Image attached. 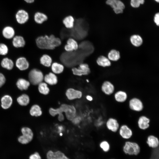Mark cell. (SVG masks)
<instances>
[{
    "label": "cell",
    "instance_id": "8992f818",
    "mask_svg": "<svg viewBox=\"0 0 159 159\" xmlns=\"http://www.w3.org/2000/svg\"><path fill=\"white\" fill-rule=\"evenodd\" d=\"M105 3L110 6L117 14L122 13L125 7V4L120 0H106Z\"/></svg>",
    "mask_w": 159,
    "mask_h": 159
},
{
    "label": "cell",
    "instance_id": "1f68e13d",
    "mask_svg": "<svg viewBox=\"0 0 159 159\" xmlns=\"http://www.w3.org/2000/svg\"><path fill=\"white\" fill-rule=\"evenodd\" d=\"M41 64L46 67H50L52 63V60L51 57L48 55H43L40 59Z\"/></svg>",
    "mask_w": 159,
    "mask_h": 159
},
{
    "label": "cell",
    "instance_id": "7bdbcfd3",
    "mask_svg": "<svg viewBox=\"0 0 159 159\" xmlns=\"http://www.w3.org/2000/svg\"><path fill=\"white\" fill-rule=\"evenodd\" d=\"M86 98L87 100L90 101H91L93 100L92 97L90 95L87 96L86 97Z\"/></svg>",
    "mask_w": 159,
    "mask_h": 159
},
{
    "label": "cell",
    "instance_id": "836d02e7",
    "mask_svg": "<svg viewBox=\"0 0 159 159\" xmlns=\"http://www.w3.org/2000/svg\"><path fill=\"white\" fill-rule=\"evenodd\" d=\"M51 66L52 70L54 74H60L62 72L64 69L63 65L58 63L54 62Z\"/></svg>",
    "mask_w": 159,
    "mask_h": 159
},
{
    "label": "cell",
    "instance_id": "2e32d148",
    "mask_svg": "<svg viewBox=\"0 0 159 159\" xmlns=\"http://www.w3.org/2000/svg\"><path fill=\"white\" fill-rule=\"evenodd\" d=\"M150 120L146 116L142 115L138 118L137 122L138 127L140 130H145L150 127Z\"/></svg>",
    "mask_w": 159,
    "mask_h": 159
},
{
    "label": "cell",
    "instance_id": "60d3db41",
    "mask_svg": "<svg viewBox=\"0 0 159 159\" xmlns=\"http://www.w3.org/2000/svg\"><path fill=\"white\" fill-rule=\"evenodd\" d=\"M153 21L155 24L158 26L159 25V13H156L154 16Z\"/></svg>",
    "mask_w": 159,
    "mask_h": 159
},
{
    "label": "cell",
    "instance_id": "74e56055",
    "mask_svg": "<svg viewBox=\"0 0 159 159\" xmlns=\"http://www.w3.org/2000/svg\"><path fill=\"white\" fill-rule=\"evenodd\" d=\"M145 2V0H130V5L133 8L139 7L141 5L143 4Z\"/></svg>",
    "mask_w": 159,
    "mask_h": 159
},
{
    "label": "cell",
    "instance_id": "d6a6232c",
    "mask_svg": "<svg viewBox=\"0 0 159 159\" xmlns=\"http://www.w3.org/2000/svg\"><path fill=\"white\" fill-rule=\"evenodd\" d=\"M108 58L110 60L113 61H116L118 60L120 58V54L119 52L115 50H111L108 54Z\"/></svg>",
    "mask_w": 159,
    "mask_h": 159
},
{
    "label": "cell",
    "instance_id": "277c9868",
    "mask_svg": "<svg viewBox=\"0 0 159 159\" xmlns=\"http://www.w3.org/2000/svg\"><path fill=\"white\" fill-rule=\"evenodd\" d=\"M122 149L124 153L130 155H137L140 151V146L138 143L130 141L125 142Z\"/></svg>",
    "mask_w": 159,
    "mask_h": 159
},
{
    "label": "cell",
    "instance_id": "4dcf8cb0",
    "mask_svg": "<svg viewBox=\"0 0 159 159\" xmlns=\"http://www.w3.org/2000/svg\"><path fill=\"white\" fill-rule=\"evenodd\" d=\"M29 113L32 116L37 117L42 115V111L39 106L35 104L31 107L29 110Z\"/></svg>",
    "mask_w": 159,
    "mask_h": 159
},
{
    "label": "cell",
    "instance_id": "ba28073f",
    "mask_svg": "<svg viewBox=\"0 0 159 159\" xmlns=\"http://www.w3.org/2000/svg\"><path fill=\"white\" fill-rule=\"evenodd\" d=\"M46 159H70L62 151L59 150L53 151L49 150L46 153Z\"/></svg>",
    "mask_w": 159,
    "mask_h": 159
},
{
    "label": "cell",
    "instance_id": "ee69618b",
    "mask_svg": "<svg viewBox=\"0 0 159 159\" xmlns=\"http://www.w3.org/2000/svg\"><path fill=\"white\" fill-rule=\"evenodd\" d=\"M154 0L157 3H159V0Z\"/></svg>",
    "mask_w": 159,
    "mask_h": 159
},
{
    "label": "cell",
    "instance_id": "5bb4252c",
    "mask_svg": "<svg viewBox=\"0 0 159 159\" xmlns=\"http://www.w3.org/2000/svg\"><path fill=\"white\" fill-rule=\"evenodd\" d=\"M101 89L104 94L108 96L113 94L115 90L114 85L108 81H106L103 82L101 86Z\"/></svg>",
    "mask_w": 159,
    "mask_h": 159
},
{
    "label": "cell",
    "instance_id": "8fae6325",
    "mask_svg": "<svg viewBox=\"0 0 159 159\" xmlns=\"http://www.w3.org/2000/svg\"><path fill=\"white\" fill-rule=\"evenodd\" d=\"M28 13L24 9H20L16 13L15 18L17 22L21 24L26 23L29 19Z\"/></svg>",
    "mask_w": 159,
    "mask_h": 159
},
{
    "label": "cell",
    "instance_id": "ac0fdd59",
    "mask_svg": "<svg viewBox=\"0 0 159 159\" xmlns=\"http://www.w3.org/2000/svg\"><path fill=\"white\" fill-rule=\"evenodd\" d=\"M12 43L14 47L18 48L24 47L25 40L23 37L20 35L15 36L12 39Z\"/></svg>",
    "mask_w": 159,
    "mask_h": 159
},
{
    "label": "cell",
    "instance_id": "ffe728a7",
    "mask_svg": "<svg viewBox=\"0 0 159 159\" xmlns=\"http://www.w3.org/2000/svg\"><path fill=\"white\" fill-rule=\"evenodd\" d=\"M1 106L5 110L9 108L13 103V99L9 95H6L3 96L1 99Z\"/></svg>",
    "mask_w": 159,
    "mask_h": 159
},
{
    "label": "cell",
    "instance_id": "d4e9b609",
    "mask_svg": "<svg viewBox=\"0 0 159 159\" xmlns=\"http://www.w3.org/2000/svg\"><path fill=\"white\" fill-rule=\"evenodd\" d=\"M44 80L45 83L50 85H55L58 82L57 76L52 72H50L44 76Z\"/></svg>",
    "mask_w": 159,
    "mask_h": 159
},
{
    "label": "cell",
    "instance_id": "83f0119b",
    "mask_svg": "<svg viewBox=\"0 0 159 159\" xmlns=\"http://www.w3.org/2000/svg\"><path fill=\"white\" fill-rule=\"evenodd\" d=\"M96 62L98 65L103 67H109L111 65L110 61L108 58L102 55L97 58Z\"/></svg>",
    "mask_w": 159,
    "mask_h": 159
},
{
    "label": "cell",
    "instance_id": "4fadbf2b",
    "mask_svg": "<svg viewBox=\"0 0 159 159\" xmlns=\"http://www.w3.org/2000/svg\"><path fill=\"white\" fill-rule=\"evenodd\" d=\"M106 126L108 130L113 132H117L120 127L117 120L113 117L108 119L106 122Z\"/></svg>",
    "mask_w": 159,
    "mask_h": 159
},
{
    "label": "cell",
    "instance_id": "7402d4cb",
    "mask_svg": "<svg viewBox=\"0 0 159 159\" xmlns=\"http://www.w3.org/2000/svg\"><path fill=\"white\" fill-rule=\"evenodd\" d=\"M127 94L126 92L122 90L117 91L114 95L115 100L118 103L124 102L127 100Z\"/></svg>",
    "mask_w": 159,
    "mask_h": 159
},
{
    "label": "cell",
    "instance_id": "f1b7e54d",
    "mask_svg": "<svg viewBox=\"0 0 159 159\" xmlns=\"http://www.w3.org/2000/svg\"><path fill=\"white\" fill-rule=\"evenodd\" d=\"M131 43L134 46L139 47L143 43V40L141 37L139 35L134 34L132 35L130 38Z\"/></svg>",
    "mask_w": 159,
    "mask_h": 159
},
{
    "label": "cell",
    "instance_id": "4316f807",
    "mask_svg": "<svg viewBox=\"0 0 159 159\" xmlns=\"http://www.w3.org/2000/svg\"><path fill=\"white\" fill-rule=\"evenodd\" d=\"M75 20L71 15H68L65 17L62 20V23L67 28L72 29L74 26Z\"/></svg>",
    "mask_w": 159,
    "mask_h": 159
},
{
    "label": "cell",
    "instance_id": "8d00e7d4",
    "mask_svg": "<svg viewBox=\"0 0 159 159\" xmlns=\"http://www.w3.org/2000/svg\"><path fill=\"white\" fill-rule=\"evenodd\" d=\"M9 48L4 43H0V55L5 56L9 52Z\"/></svg>",
    "mask_w": 159,
    "mask_h": 159
},
{
    "label": "cell",
    "instance_id": "d6986e66",
    "mask_svg": "<svg viewBox=\"0 0 159 159\" xmlns=\"http://www.w3.org/2000/svg\"><path fill=\"white\" fill-rule=\"evenodd\" d=\"M78 47L77 41L73 38H69L67 40L64 48L67 52H71L77 50Z\"/></svg>",
    "mask_w": 159,
    "mask_h": 159
},
{
    "label": "cell",
    "instance_id": "e575fe53",
    "mask_svg": "<svg viewBox=\"0 0 159 159\" xmlns=\"http://www.w3.org/2000/svg\"><path fill=\"white\" fill-rule=\"evenodd\" d=\"M38 85V91L41 94L47 95L49 93V89L46 83L42 82Z\"/></svg>",
    "mask_w": 159,
    "mask_h": 159
},
{
    "label": "cell",
    "instance_id": "b9f144b4",
    "mask_svg": "<svg viewBox=\"0 0 159 159\" xmlns=\"http://www.w3.org/2000/svg\"><path fill=\"white\" fill-rule=\"evenodd\" d=\"M25 2L29 4H31L33 3L35 0H24Z\"/></svg>",
    "mask_w": 159,
    "mask_h": 159
},
{
    "label": "cell",
    "instance_id": "5b68a950",
    "mask_svg": "<svg viewBox=\"0 0 159 159\" xmlns=\"http://www.w3.org/2000/svg\"><path fill=\"white\" fill-rule=\"evenodd\" d=\"M22 135L18 138L20 143L25 145L30 143L33 140L34 134L32 130L28 127H23L21 129Z\"/></svg>",
    "mask_w": 159,
    "mask_h": 159
},
{
    "label": "cell",
    "instance_id": "f546056e",
    "mask_svg": "<svg viewBox=\"0 0 159 159\" xmlns=\"http://www.w3.org/2000/svg\"><path fill=\"white\" fill-rule=\"evenodd\" d=\"M17 101L20 105L22 106H26L30 102V98L27 95L23 94L17 97Z\"/></svg>",
    "mask_w": 159,
    "mask_h": 159
},
{
    "label": "cell",
    "instance_id": "d590c367",
    "mask_svg": "<svg viewBox=\"0 0 159 159\" xmlns=\"http://www.w3.org/2000/svg\"><path fill=\"white\" fill-rule=\"evenodd\" d=\"M99 146L101 149L104 152H107L110 150V144L107 141L104 140L102 141L99 144Z\"/></svg>",
    "mask_w": 159,
    "mask_h": 159
},
{
    "label": "cell",
    "instance_id": "44dd1931",
    "mask_svg": "<svg viewBox=\"0 0 159 159\" xmlns=\"http://www.w3.org/2000/svg\"><path fill=\"white\" fill-rule=\"evenodd\" d=\"M30 85V83L29 81L22 78L18 79L16 82V85L17 88L21 91L27 90Z\"/></svg>",
    "mask_w": 159,
    "mask_h": 159
},
{
    "label": "cell",
    "instance_id": "30bf717a",
    "mask_svg": "<svg viewBox=\"0 0 159 159\" xmlns=\"http://www.w3.org/2000/svg\"><path fill=\"white\" fill-rule=\"evenodd\" d=\"M118 131L120 136L125 139H129L133 135V131L132 129L125 124L122 125L120 127Z\"/></svg>",
    "mask_w": 159,
    "mask_h": 159
},
{
    "label": "cell",
    "instance_id": "7c38bea8",
    "mask_svg": "<svg viewBox=\"0 0 159 159\" xmlns=\"http://www.w3.org/2000/svg\"><path fill=\"white\" fill-rule=\"evenodd\" d=\"M15 65L17 69L21 71L26 70L29 67L28 61L26 57L22 56L19 57L16 59Z\"/></svg>",
    "mask_w": 159,
    "mask_h": 159
},
{
    "label": "cell",
    "instance_id": "6da1fadb",
    "mask_svg": "<svg viewBox=\"0 0 159 159\" xmlns=\"http://www.w3.org/2000/svg\"><path fill=\"white\" fill-rule=\"evenodd\" d=\"M49 112L52 117L58 115V120L60 122L63 121L64 120V116L63 114V112H64L67 119L72 121L76 116V110L74 106L72 105L62 104L58 108H50Z\"/></svg>",
    "mask_w": 159,
    "mask_h": 159
},
{
    "label": "cell",
    "instance_id": "52a82bcc",
    "mask_svg": "<svg viewBox=\"0 0 159 159\" xmlns=\"http://www.w3.org/2000/svg\"><path fill=\"white\" fill-rule=\"evenodd\" d=\"M129 107L132 111L136 112H140L144 108V105L142 101L139 98L134 97L130 99L129 101Z\"/></svg>",
    "mask_w": 159,
    "mask_h": 159
},
{
    "label": "cell",
    "instance_id": "3957f363",
    "mask_svg": "<svg viewBox=\"0 0 159 159\" xmlns=\"http://www.w3.org/2000/svg\"><path fill=\"white\" fill-rule=\"evenodd\" d=\"M28 77L30 84L36 85L43 82L44 76L41 71L37 69L34 68L29 72Z\"/></svg>",
    "mask_w": 159,
    "mask_h": 159
},
{
    "label": "cell",
    "instance_id": "484cf974",
    "mask_svg": "<svg viewBox=\"0 0 159 159\" xmlns=\"http://www.w3.org/2000/svg\"><path fill=\"white\" fill-rule=\"evenodd\" d=\"M48 19L47 15L45 14L40 12H36L34 15V20L35 22L39 24H41Z\"/></svg>",
    "mask_w": 159,
    "mask_h": 159
},
{
    "label": "cell",
    "instance_id": "cb8c5ba5",
    "mask_svg": "<svg viewBox=\"0 0 159 159\" xmlns=\"http://www.w3.org/2000/svg\"><path fill=\"white\" fill-rule=\"evenodd\" d=\"M146 142L149 147L153 148H157L159 145L158 138L153 135H150L148 136Z\"/></svg>",
    "mask_w": 159,
    "mask_h": 159
},
{
    "label": "cell",
    "instance_id": "e0dca14e",
    "mask_svg": "<svg viewBox=\"0 0 159 159\" xmlns=\"http://www.w3.org/2000/svg\"><path fill=\"white\" fill-rule=\"evenodd\" d=\"M15 31L11 26H8L4 27L2 31L3 37L7 39H12L15 36Z\"/></svg>",
    "mask_w": 159,
    "mask_h": 159
},
{
    "label": "cell",
    "instance_id": "ab89813d",
    "mask_svg": "<svg viewBox=\"0 0 159 159\" xmlns=\"http://www.w3.org/2000/svg\"><path fill=\"white\" fill-rule=\"evenodd\" d=\"M6 80V78L4 75L0 72V87H1L4 85Z\"/></svg>",
    "mask_w": 159,
    "mask_h": 159
},
{
    "label": "cell",
    "instance_id": "f35d334b",
    "mask_svg": "<svg viewBox=\"0 0 159 159\" xmlns=\"http://www.w3.org/2000/svg\"><path fill=\"white\" fill-rule=\"evenodd\" d=\"M29 159H42V158L40 153L36 151L30 155Z\"/></svg>",
    "mask_w": 159,
    "mask_h": 159
},
{
    "label": "cell",
    "instance_id": "7a4b0ae2",
    "mask_svg": "<svg viewBox=\"0 0 159 159\" xmlns=\"http://www.w3.org/2000/svg\"><path fill=\"white\" fill-rule=\"evenodd\" d=\"M35 42L38 48L43 49H53L61 44L60 39L53 35L39 36L36 39Z\"/></svg>",
    "mask_w": 159,
    "mask_h": 159
},
{
    "label": "cell",
    "instance_id": "9a60e30c",
    "mask_svg": "<svg viewBox=\"0 0 159 159\" xmlns=\"http://www.w3.org/2000/svg\"><path fill=\"white\" fill-rule=\"evenodd\" d=\"M65 95L68 100H72L80 98L82 96V93L80 90L72 88H69L67 90Z\"/></svg>",
    "mask_w": 159,
    "mask_h": 159
},
{
    "label": "cell",
    "instance_id": "603a6c76",
    "mask_svg": "<svg viewBox=\"0 0 159 159\" xmlns=\"http://www.w3.org/2000/svg\"><path fill=\"white\" fill-rule=\"evenodd\" d=\"M0 64L2 68L9 70L12 69L14 66L13 61L7 57H4L1 60Z\"/></svg>",
    "mask_w": 159,
    "mask_h": 159
},
{
    "label": "cell",
    "instance_id": "9c48e42d",
    "mask_svg": "<svg viewBox=\"0 0 159 159\" xmlns=\"http://www.w3.org/2000/svg\"><path fill=\"white\" fill-rule=\"evenodd\" d=\"M73 74L78 76L87 75L90 72L88 65L86 63H80L77 67H73L72 69Z\"/></svg>",
    "mask_w": 159,
    "mask_h": 159
}]
</instances>
